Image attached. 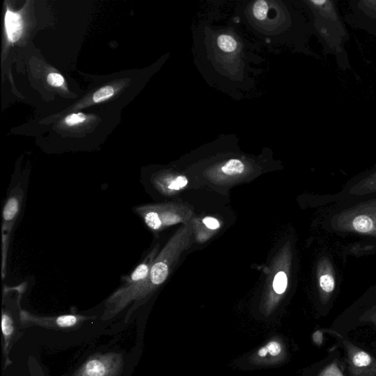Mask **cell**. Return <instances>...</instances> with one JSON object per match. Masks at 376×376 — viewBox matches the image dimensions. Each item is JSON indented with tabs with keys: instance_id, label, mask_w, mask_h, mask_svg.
I'll list each match as a JSON object with an SVG mask.
<instances>
[{
	"instance_id": "obj_1",
	"label": "cell",
	"mask_w": 376,
	"mask_h": 376,
	"mask_svg": "<svg viewBox=\"0 0 376 376\" xmlns=\"http://www.w3.org/2000/svg\"><path fill=\"white\" fill-rule=\"evenodd\" d=\"M26 190L24 184L19 182L9 192L3 209L2 222V276L7 272V258L14 228L21 213Z\"/></svg>"
},
{
	"instance_id": "obj_2",
	"label": "cell",
	"mask_w": 376,
	"mask_h": 376,
	"mask_svg": "<svg viewBox=\"0 0 376 376\" xmlns=\"http://www.w3.org/2000/svg\"><path fill=\"white\" fill-rule=\"evenodd\" d=\"M124 367V356L106 352L91 357L70 376H120Z\"/></svg>"
},
{
	"instance_id": "obj_3",
	"label": "cell",
	"mask_w": 376,
	"mask_h": 376,
	"mask_svg": "<svg viewBox=\"0 0 376 376\" xmlns=\"http://www.w3.org/2000/svg\"><path fill=\"white\" fill-rule=\"evenodd\" d=\"M327 333L337 337L346 351V361L350 376H376V359L366 350L352 344L337 332L326 329Z\"/></svg>"
},
{
	"instance_id": "obj_4",
	"label": "cell",
	"mask_w": 376,
	"mask_h": 376,
	"mask_svg": "<svg viewBox=\"0 0 376 376\" xmlns=\"http://www.w3.org/2000/svg\"><path fill=\"white\" fill-rule=\"evenodd\" d=\"M19 319L22 326H41L54 329H66L74 328L89 319V317L67 314L53 317L35 315L20 308Z\"/></svg>"
},
{
	"instance_id": "obj_5",
	"label": "cell",
	"mask_w": 376,
	"mask_h": 376,
	"mask_svg": "<svg viewBox=\"0 0 376 376\" xmlns=\"http://www.w3.org/2000/svg\"><path fill=\"white\" fill-rule=\"evenodd\" d=\"M285 352L283 343L274 339L258 349L252 356V360L255 364H273L284 359Z\"/></svg>"
},
{
	"instance_id": "obj_6",
	"label": "cell",
	"mask_w": 376,
	"mask_h": 376,
	"mask_svg": "<svg viewBox=\"0 0 376 376\" xmlns=\"http://www.w3.org/2000/svg\"><path fill=\"white\" fill-rule=\"evenodd\" d=\"M151 255L150 254L148 258H146L142 263L139 264L134 270L133 272L124 276L122 279V286L115 290L113 294L114 295H120L129 290H133L140 284L142 283L146 280L150 272L151 265Z\"/></svg>"
},
{
	"instance_id": "obj_7",
	"label": "cell",
	"mask_w": 376,
	"mask_h": 376,
	"mask_svg": "<svg viewBox=\"0 0 376 376\" xmlns=\"http://www.w3.org/2000/svg\"><path fill=\"white\" fill-rule=\"evenodd\" d=\"M3 304L1 326L3 338V352L6 359V364H8V355L12 346V341H13L15 335L16 325L13 312L8 308L6 303H3Z\"/></svg>"
},
{
	"instance_id": "obj_8",
	"label": "cell",
	"mask_w": 376,
	"mask_h": 376,
	"mask_svg": "<svg viewBox=\"0 0 376 376\" xmlns=\"http://www.w3.org/2000/svg\"><path fill=\"white\" fill-rule=\"evenodd\" d=\"M5 23L9 41H17L21 38L23 32V21L20 15L8 9Z\"/></svg>"
},
{
	"instance_id": "obj_9",
	"label": "cell",
	"mask_w": 376,
	"mask_h": 376,
	"mask_svg": "<svg viewBox=\"0 0 376 376\" xmlns=\"http://www.w3.org/2000/svg\"><path fill=\"white\" fill-rule=\"evenodd\" d=\"M217 44L218 48L225 53H234L238 49V42L231 35L222 34L219 35Z\"/></svg>"
},
{
	"instance_id": "obj_10",
	"label": "cell",
	"mask_w": 376,
	"mask_h": 376,
	"mask_svg": "<svg viewBox=\"0 0 376 376\" xmlns=\"http://www.w3.org/2000/svg\"><path fill=\"white\" fill-rule=\"evenodd\" d=\"M221 170L227 175H238L244 171L245 166L241 160L233 159L228 161Z\"/></svg>"
},
{
	"instance_id": "obj_11",
	"label": "cell",
	"mask_w": 376,
	"mask_h": 376,
	"mask_svg": "<svg viewBox=\"0 0 376 376\" xmlns=\"http://www.w3.org/2000/svg\"><path fill=\"white\" fill-rule=\"evenodd\" d=\"M352 227L359 232H368L373 228L372 220L366 216L357 217L352 222Z\"/></svg>"
},
{
	"instance_id": "obj_12",
	"label": "cell",
	"mask_w": 376,
	"mask_h": 376,
	"mask_svg": "<svg viewBox=\"0 0 376 376\" xmlns=\"http://www.w3.org/2000/svg\"><path fill=\"white\" fill-rule=\"evenodd\" d=\"M268 9V4L265 0H258L254 4L253 15L257 20L263 21L267 17Z\"/></svg>"
},
{
	"instance_id": "obj_13",
	"label": "cell",
	"mask_w": 376,
	"mask_h": 376,
	"mask_svg": "<svg viewBox=\"0 0 376 376\" xmlns=\"http://www.w3.org/2000/svg\"><path fill=\"white\" fill-rule=\"evenodd\" d=\"M274 290L277 294H283L288 287V277L285 273H278L274 280Z\"/></svg>"
},
{
	"instance_id": "obj_14",
	"label": "cell",
	"mask_w": 376,
	"mask_h": 376,
	"mask_svg": "<svg viewBox=\"0 0 376 376\" xmlns=\"http://www.w3.org/2000/svg\"><path fill=\"white\" fill-rule=\"evenodd\" d=\"M114 94V89L111 86H105L94 93L93 100L94 102L99 103L107 100L112 97Z\"/></svg>"
},
{
	"instance_id": "obj_15",
	"label": "cell",
	"mask_w": 376,
	"mask_h": 376,
	"mask_svg": "<svg viewBox=\"0 0 376 376\" xmlns=\"http://www.w3.org/2000/svg\"><path fill=\"white\" fill-rule=\"evenodd\" d=\"M320 285L323 291L331 292L335 289V280L330 275H324L320 279Z\"/></svg>"
},
{
	"instance_id": "obj_16",
	"label": "cell",
	"mask_w": 376,
	"mask_h": 376,
	"mask_svg": "<svg viewBox=\"0 0 376 376\" xmlns=\"http://www.w3.org/2000/svg\"><path fill=\"white\" fill-rule=\"evenodd\" d=\"M86 117L84 113H73L68 115L66 118L65 122L68 126H73L79 123L84 122Z\"/></svg>"
},
{
	"instance_id": "obj_17",
	"label": "cell",
	"mask_w": 376,
	"mask_h": 376,
	"mask_svg": "<svg viewBox=\"0 0 376 376\" xmlns=\"http://www.w3.org/2000/svg\"><path fill=\"white\" fill-rule=\"evenodd\" d=\"M187 184V180L185 176H180L175 180L171 181L168 185V188L169 190L178 191L181 189V188L185 187Z\"/></svg>"
},
{
	"instance_id": "obj_18",
	"label": "cell",
	"mask_w": 376,
	"mask_h": 376,
	"mask_svg": "<svg viewBox=\"0 0 376 376\" xmlns=\"http://www.w3.org/2000/svg\"><path fill=\"white\" fill-rule=\"evenodd\" d=\"M47 82L54 87H61L64 84V78L59 74L51 73L47 76Z\"/></svg>"
},
{
	"instance_id": "obj_19",
	"label": "cell",
	"mask_w": 376,
	"mask_h": 376,
	"mask_svg": "<svg viewBox=\"0 0 376 376\" xmlns=\"http://www.w3.org/2000/svg\"><path fill=\"white\" fill-rule=\"evenodd\" d=\"M203 223L210 229H216L220 227L219 222L214 218L207 217L203 220Z\"/></svg>"
},
{
	"instance_id": "obj_20",
	"label": "cell",
	"mask_w": 376,
	"mask_h": 376,
	"mask_svg": "<svg viewBox=\"0 0 376 376\" xmlns=\"http://www.w3.org/2000/svg\"><path fill=\"white\" fill-rule=\"evenodd\" d=\"M312 339L314 343L317 346H321L323 343V331H317L313 334Z\"/></svg>"
},
{
	"instance_id": "obj_21",
	"label": "cell",
	"mask_w": 376,
	"mask_h": 376,
	"mask_svg": "<svg viewBox=\"0 0 376 376\" xmlns=\"http://www.w3.org/2000/svg\"><path fill=\"white\" fill-rule=\"evenodd\" d=\"M312 3L317 5H320L326 3V1H312Z\"/></svg>"
},
{
	"instance_id": "obj_22",
	"label": "cell",
	"mask_w": 376,
	"mask_h": 376,
	"mask_svg": "<svg viewBox=\"0 0 376 376\" xmlns=\"http://www.w3.org/2000/svg\"><path fill=\"white\" fill-rule=\"evenodd\" d=\"M319 376H326L324 371L323 370V371L319 375Z\"/></svg>"
},
{
	"instance_id": "obj_23",
	"label": "cell",
	"mask_w": 376,
	"mask_h": 376,
	"mask_svg": "<svg viewBox=\"0 0 376 376\" xmlns=\"http://www.w3.org/2000/svg\"><path fill=\"white\" fill-rule=\"evenodd\" d=\"M375 324H376V321H375Z\"/></svg>"
}]
</instances>
